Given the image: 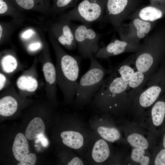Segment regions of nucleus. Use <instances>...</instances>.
Instances as JSON below:
<instances>
[{
  "mask_svg": "<svg viewBox=\"0 0 165 165\" xmlns=\"http://www.w3.org/2000/svg\"><path fill=\"white\" fill-rule=\"evenodd\" d=\"M146 150L133 148L130 155L131 160L141 165L149 164L150 158L148 156L146 155Z\"/></svg>",
  "mask_w": 165,
  "mask_h": 165,
  "instance_id": "obj_26",
  "label": "nucleus"
},
{
  "mask_svg": "<svg viewBox=\"0 0 165 165\" xmlns=\"http://www.w3.org/2000/svg\"><path fill=\"white\" fill-rule=\"evenodd\" d=\"M36 65L34 64L28 70L24 71L18 78L16 82L18 90L22 93H30L35 91L38 83L36 72Z\"/></svg>",
  "mask_w": 165,
  "mask_h": 165,
  "instance_id": "obj_15",
  "label": "nucleus"
},
{
  "mask_svg": "<svg viewBox=\"0 0 165 165\" xmlns=\"http://www.w3.org/2000/svg\"><path fill=\"white\" fill-rule=\"evenodd\" d=\"M18 104L13 96L7 95L0 99V114L4 116L13 115L17 111Z\"/></svg>",
  "mask_w": 165,
  "mask_h": 165,
  "instance_id": "obj_23",
  "label": "nucleus"
},
{
  "mask_svg": "<svg viewBox=\"0 0 165 165\" xmlns=\"http://www.w3.org/2000/svg\"><path fill=\"white\" fill-rule=\"evenodd\" d=\"M64 22L57 24L56 32L59 42L67 49H75L77 44L69 20L66 19Z\"/></svg>",
  "mask_w": 165,
  "mask_h": 165,
  "instance_id": "obj_16",
  "label": "nucleus"
},
{
  "mask_svg": "<svg viewBox=\"0 0 165 165\" xmlns=\"http://www.w3.org/2000/svg\"><path fill=\"white\" fill-rule=\"evenodd\" d=\"M33 33V31L31 30H29L24 32L23 35L22 37L25 39H27L30 37Z\"/></svg>",
  "mask_w": 165,
  "mask_h": 165,
  "instance_id": "obj_35",
  "label": "nucleus"
},
{
  "mask_svg": "<svg viewBox=\"0 0 165 165\" xmlns=\"http://www.w3.org/2000/svg\"><path fill=\"white\" fill-rule=\"evenodd\" d=\"M55 47L57 56L55 67L57 84L62 92L65 101L69 104H73L78 82L81 58L65 53L57 44Z\"/></svg>",
  "mask_w": 165,
  "mask_h": 165,
  "instance_id": "obj_3",
  "label": "nucleus"
},
{
  "mask_svg": "<svg viewBox=\"0 0 165 165\" xmlns=\"http://www.w3.org/2000/svg\"><path fill=\"white\" fill-rule=\"evenodd\" d=\"M134 99L130 111L141 114L149 108L165 91V60Z\"/></svg>",
  "mask_w": 165,
  "mask_h": 165,
  "instance_id": "obj_6",
  "label": "nucleus"
},
{
  "mask_svg": "<svg viewBox=\"0 0 165 165\" xmlns=\"http://www.w3.org/2000/svg\"><path fill=\"white\" fill-rule=\"evenodd\" d=\"M15 4L20 7L25 9H30L37 5H42L46 3L47 0H13Z\"/></svg>",
  "mask_w": 165,
  "mask_h": 165,
  "instance_id": "obj_27",
  "label": "nucleus"
},
{
  "mask_svg": "<svg viewBox=\"0 0 165 165\" xmlns=\"http://www.w3.org/2000/svg\"><path fill=\"white\" fill-rule=\"evenodd\" d=\"M9 6L5 0H0V14H2L5 13L8 10Z\"/></svg>",
  "mask_w": 165,
  "mask_h": 165,
  "instance_id": "obj_33",
  "label": "nucleus"
},
{
  "mask_svg": "<svg viewBox=\"0 0 165 165\" xmlns=\"http://www.w3.org/2000/svg\"><path fill=\"white\" fill-rule=\"evenodd\" d=\"M90 60L89 69L78 82L76 87L74 104L75 107L79 109L91 103L108 72L94 56Z\"/></svg>",
  "mask_w": 165,
  "mask_h": 165,
  "instance_id": "obj_5",
  "label": "nucleus"
},
{
  "mask_svg": "<svg viewBox=\"0 0 165 165\" xmlns=\"http://www.w3.org/2000/svg\"><path fill=\"white\" fill-rule=\"evenodd\" d=\"M163 146L164 148H165V133L163 136Z\"/></svg>",
  "mask_w": 165,
  "mask_h": 165,
  "instance_id": "obj_37",
  "label": "nucleus"
},
{
  "mask_svg": "<svg viewBox=\"0 0 165 165\" xmlns=\"http://www.w3.org/2000/svg\"><path fill=\"white\" fill-rule=\"evenodd\" d=\"M158 0L156 4L144 7L130 14L127 18H138L146 21L154 22L165 17V0Z\"/></svg>",
  "mask_w": 165,
  "mask_h": 165,
  "instance_id": "obj_14",
  "label": "nucleus"
},
{
  "mask_svg": "<svg viewBox=\"0 0 165 165\" xmlns=\"http://www.w3.org/2000/svg\"><path fill=\"white\" fill-rule=\"evenodd\" d=\"M109 72V75L105 79L91 103L97 113L117 116L130 111L132 103L128 82L114 70Z\"/></svg>",
  "mask_w": 165,
  "mask_h": 165,
  "instance_id": "obj_1",
  "label": "nucleus"
},
{
  "mask_svg": "<svg viewBox=\"0 0 165 165\" xmlns=\"http://www.w3.org/2000/svg\"><path fill=\"white\" fill-rule=\"evenodd\" d=\"M149 79L143 72L138 70L134 72L128 82L129 96L132 103L135 97L143 89Z\"/></svg>",
  "mask_w": 165,
  "mask_h": 165,
  "instance_id": "obj_19",
  "label": "nucleus"
},
{
  "mask_svg": "<svg viewBox=\"0 0 165 165\" xmlns=\"http://www.w3.org/2000/svg\"><path fill=\"white\" fill-rule=\"evenodd\" d=\"M41 46L39 42L32 43L29 46V48L31 51H35L39 49Z\"/></svg>",
  "mask_w": 165,
  "mask_h": 165,
  "instance_id": "obj_34",
  "label": "nucleus"
},
{
  "mask_svg": "<svg viewBox=\"0 0 165 165\" xmlns=\"http://www.w3.org/2000/svg\"><path fill=\"white\" fill-rule=\"evenodd\" d=\"M151 124L154 127L160 126L165 117V91L149 108Z\"/></svg>",
  "mask_w": 165,
  "mask_h": 165,
  "instance_id": "obj_18",
  "label": "nucleus"
},
{
  "mask_svg": "<svg viewBox=\"0 0 165 165\" xmlns=\"http://www.w3.org/2000/svg\"><path fill=\"white\" fill-rule=\"evenodd\" d=\"M142 44H134L115 38L107 46L99 48L95 55L97 58H107L125 52L136 53L141 48Z\"/></svg>",
  "mask_w": 165,
  "mask_h": 165,
  "instance_id": "obj_13",
  "label": "nucleus"
},
{
  "mask_svg": "<svg viewBox=\"0 0 165 165\" xmlns=\"http://www.w3.org/2000/svg\"><path fill=\"white\" fill-rule=\"evenodd\" d=\"M39 141L41 142L42 145L44 147L47 146L49 143L47 139L44 134L39 136L35 141V142L36 143Z\"/></svg>",
  "mask_w": 165,
  "mask_h": 165,
  "instance_id": "obj_32",
  "label": "nucleus"
},
{
  "mask_svg": "<svg viewBox=\"0 0 165 165\" xmlns=\"http://www.w3.org/2000/svg\"><path fill=\"white\" fill-rule=\"evenodd\" d=\"M7 79L3 73H0V90H3L6 86Z\"/></svg>",
  "mask_w": 165,
  "mask_h": 165,
  "instance_id": "obj_31",
  "label": "nucleus"
},
{
  "mask_svg": "<svg viewBox=\"0 0 165 165\" xmlns=\"http://www.w3.org/2000/svg\"><path fill=\"white\" fill-rule=\"evenodd\" d=\"M137 70L150 79L165 60V28L156 29L145 39L141 49L134 55Z\"/></svg>",
  "mask_w": 165,
  "mask_h": 165,
  "instance_id": "obj_2",
  "label": "nucleus"
},
{
  "mask_svg": "<svg viewBox=\"0 0 165 165\" xmlns=\"http://www.w3.org/2000/svg\"><path fill=\"white\" fill-rule=\"evenodd\" d=\"M155 165H165V148L161 150L157 154L154 160Z\"/></svg>",
  "mask_w": 165,
  "mask_h": 165,
  "instance_id": "obj_29",
  "label": "nucleus"
},
{
  "mask_svg": "<svg viewBox=\"0 0 165 165\" xmlns=\"http://www.w3.org/2000/svg\"><path fill=\"white\" fill-rule=\"evenodd\" d=\"M92 130L86 152V160L90 165L106 164L114 154L111 143Z\"/></svg>",
  "mask_w": 165,
  "mask_h": 165,
  "instance_id": "obj_10",
  "label": "nucleus"
},
{
  "mask_svg": "<svg viewBox=\"0 0 165 165\" xmlns=\"http://www.w3.org/2000/svg\"><path fill=\"white\" fill-rule=\"evenodd\" d=\"M130 0H107L104 21L110 23L117 30L131 14L133 7Z\"/></svg>",
  "mask_w": 165,
  "mask_h": 165,
  "instance_id": "obj_12",
  "label": "nucleus"
},
{
  "mask_svg": "<svg viewBox=\"0 0 165 165\" xmlns=\"http://www.w3.org/2000/svg\"><path fill=\"white\" fill-rule=\"evenodd\" d=\"M36 161L35 154L33 153L28 154L18 163V165H34Z\"/></svg>",
  "mask_w": 165,
  "mask_h": 165,
  "instance_id": "obj_28",
  "label": "nucleus"
},
{
  "mask_svg": "<svg viewBox=\"0 0 165 165\" xmlns=\"http://www.w3.org/2000/svg\"><path fill=\"white\" fill-rule=\"evenodd\" d=\"M97 0H84L77 7L70 11L64 18L77 20L90 24L96 22L104 21V8Z\"/></svg>",
  "mask_w": 165,
  "mask_h": 165,
  "instance_id": "obj_9",
  "label": "nucleus"
},
{
  "mask_svg": "<svg viewBox=\"0 0 165 165\" xmlns=\"http://www.w3.org/2000/svg\"><path fill=\"white\" fill-rule=\"evenodd\" d=\"M134 63L133 55L120 63L114 70L124 80L128 82L135 72L132 67Z\"/></svg>",
  "mask_w": 165,
  "mask_h": 165,
  "instance_id": "obj_22",
  "label": "nucleus"
},
{
  "mask_svg": "<svg viewBox=\"0 0 165 165\" xmlns=\"http://www.w3.org/2000/svg\"><path fill=\"white\" fill-rule=\"evenodd\" d=\"M45 127L44 123L39 117H35L29 123L25 131V136L29 140L36 139L45 133Z\"/></svg>",
  "mask_w": 165,
  "mask_h": 165,
  "instance_id": "obj_21",
  "label": "nucleus"
},
{
  "mask_svg": "<svg viewBox=\"0 0 165 165\" xmlns=\"http://www.w3.org/2000/svg\"><path fill=\"white\" fill-rule=\"evenodd\" d=\"M42 66L45 81V90L50 95L55 98L57 85L56 67L50 60L43 62Z\"/></svg>",
  "mask_w": 165,
  "mask_h": 165,
  "instance_id": "obj_17",
  "label": "nucleus"
},
{
  "mask_svg": "<svg viewBox=\"0 0 165 165\" xmlns=\"http://www.w3.org/2000/svg\"><path fill=\"white\" fill-rule=\"evenodd\" d=\"M154 23L146 21L138 18L131 19L127 24H122L117 30L120 39L129 43L138 44L153 28Z\"/></svg>",
  "mask_w": 165,
  "mask_h": 165,
  "instance_id": "obj_11",
  "label": "nucleus"
},
{
  "mask_svg": "<svg viewBox=\"0 0 165 165\" xmlns=\"http://www.w3.org/2000/svg\"><path fill=\"white\" fill-rule=\"evenodd\" d=\"M73 0H56L55 7L57 10H62L68 6Z\"/></svg>",
  "mask_w": 165,
  "mask_h": 165,
  "instance_id": "obj_30",
  "label": "nucleus"
},
{
  "mask_svg": "<svg viewBox=\"0 0 165 165\" xmlns=\"http://www.w3.org/2000/svg\"><path fill=\"white\" fill-rule=\"evenodd\" d=\"M64 122V128L59 134V141L86 160L92 130L77 113L69 115Z\"/></svg>",
  "mask_w": 165,
  "mask_h": 165,
  "instance_id": "obj_4",
  "label": "nucleus"
},
{
  "mask_svg": "<svg viewBox=\"0 0 165 165\" xmlns=\"http://www.w3.org/2000/svg\"><path fill=\"white\" fill-rule=\"evenodd\" d=\"M71 27L79 53L82 58L90 59L99 49V42L103 35L96 32L89 24H75Z\"/></svg>",
  "mask_w": 165,
  "mask_h": 165,
  "instance_id": "obj_7",
  "label": "nucleus"
},
{
  "mask_svg": "<svg viewBox=\"0 0 165 165\" xmlns=\"http://www.w3.org/2000/svg\"><path fill=\"white\" fill-rule=\"evenodd\" d=\"M2 28L1 25H0V39H1V38L2 36Z\"/></svg>",
  "mask_w": 165,
  "mask_h": 165,
  "instance_id": "obj_36",
  "label": "nucleus"
},
{
  "mask_svg": "<svg viewBox=\"0 0 165 165\" xmlns=\"http://www.w3.org/2000/svg\"><path fill=\"white\" fill-rule=\"evenodd\" d=\"M128 143L133 148L147 150L149 147L148 139L143 135L138 132H132L127 137Z\"/></svg>",
  "mask_w": 165,
  "mask_h": 165,
  "instance_id": "obj_24",
  "label": "nucleus"
},
{
  "mask_svg": "<svg viewBox=\"0 0 165 165\" xmlns=\"http://www.w3.org/2000/svg\"><path fill=\"white\" fill-rule=\"evenodd\" d=\"M25 136L21 133L16 135L12 147V151L15 159L21 160L29 153V145Z\"/></svg>",
  "mask_w": 165,
  "mask_h": 165,
  "instance_id": "obj_20",
  "label": "nucleus"
},
{
  "mask_svg": "<svg viewBox=\"0 0 165 165\" xmlns=\"http://www.w3.org/2000/svg\"><path fill=\"white\" fill-rule=\"evenodd\" d=\"M88 123L91 130L109 142L118 143L123 140L120 128L108 114L97 113L90 117Z\"/></svg>",
  "mask_w": 165,
  "mask_h": 165,
  "instance_id": "obj_8",
  "label": "nucleus"
},
{
  "mask_svg": "<svg viewBox=\"0 0 165 165\" xmlns=\"http://www.w3.org/2000/svg\"><path fill=\"white\" fill-rule=\"evenodd\" d=\"M1 68L3 73L7 74L13 73L18 68L16 58L10 55L3 57L1 61Z\"/></svg>",
  "mask_w": 165,
  "mask_h": 165,
  "instance_id": "obj_25",
  "label": "nucleus"
}]
</instances>
